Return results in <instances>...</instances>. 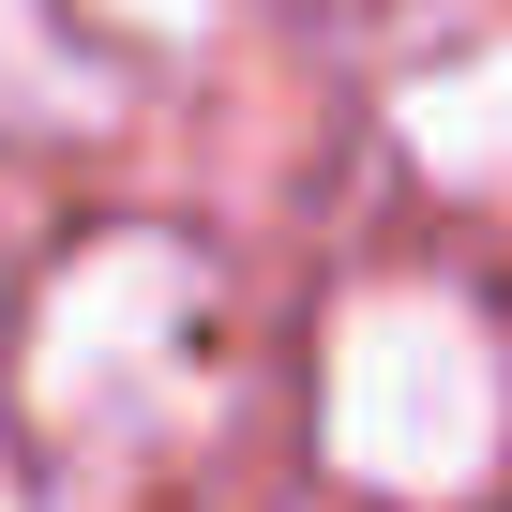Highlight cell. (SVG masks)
Instances as JSON below:
<instances>
[{
	"instance_id": "6da1fadb",
	"label": "cell",
	"mask_w": 512,
	"mask_h": 512,
	"mask_svg": "<svg viewBox=\"0 0 512 512\" xmlns=\"http://www.w3.org/2000/svg\"><path fill=\"white\" fill-rule=\"evenodd\" d=\"M512 437V362L497 332L452 302V287H362L317 347V452L362 482V497H467Z\"/></svg>"
},
{
	"instance_id": "7a4b0ae2",
	"label": "cell",
	"mask_w": 512,
	"mask_h": 512,
	"mask_svg": "<svg viewBox=\"0 0 512 512\" xmlns=\"http://www.w3.org/2000/svg\"><path fill=\"white\" fill-rule=\"evenodd\" d=\"M196 317H211V272H196V241H91L76 272L46 287L31 317V422L61 452H136L196 407Z\"/></svg>"
},
{
	"instance_id": "3957f363",
	"label": "cell",
	"mask_w": 512,
	"mask_h": 512,
	"mask_svg": "<svg viewBox=\"0 0 512 512\" xmlns=\"http://www.w3.org/2000/svg\"><path fill=\"white\" fill-rule=\"evenodd\" d=\"M392 136H407L452 196H512V46H482V61L422 76V91L392 106Z\"/></svg>"
},
{
	"instance_id": "277c9868",
	"label": "cell",
	"mask_w": 512,
	"mask_h": 512,
	"mask_svg": "<svg viewBox=\"0 0 512 512\" xmlns=\"http://www.w3.org/2000/svg\"><path fill=\"white\" fill-rule=\"evenodd\" d=\"M0 121L16 136H91L106 121V76L46 31V0H0Z\"/></svg>"
},
{
	"instance_id": "5b68a950",
	"label": "cell",
	"mask_w": 512,
	"mask_h": 512,
	"mask_svg": "<svg viewBox=\"0 0 512 512\" xmlns=\"http://www.w3.org/2000/svg\"><path fill=\"white\" fill-rule=\"evenodd\" d=\"M121 16H136V31H196V16H211V0H121Z\"/></svg>"
}]
</instances>
